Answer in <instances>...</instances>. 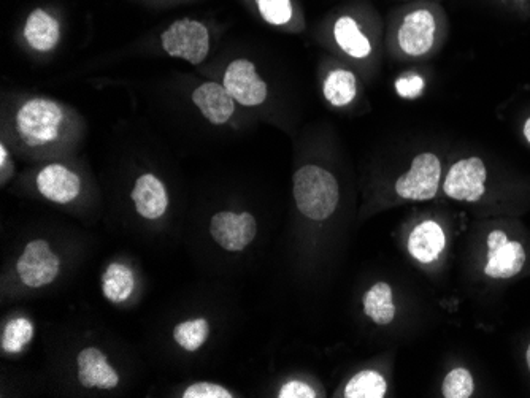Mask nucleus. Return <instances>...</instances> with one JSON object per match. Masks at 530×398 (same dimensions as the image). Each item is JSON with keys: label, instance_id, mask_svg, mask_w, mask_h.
<instances>
[{"label": "nucleus", "instance_id": "cd10ccee", "mask_svg": "<svg viewBox=\"0 0 530 398\" xmlns=\"http://www.w3.org/2000/svg\"><path fill=\"white\" fill-rule=\"evenodd\" d=\"M280 398H315L316 392L308 384L300 381H291L281 387Z\"/></svg>", "mask_w": 530, "mask_h": 398}, {"label": "nucleus", "instance_id": "7ed1b4c3", "mask_svg": "<svg viewBox=\"0 0 530 398\" xmlns=\"http://www.w3.org/2000/svg\"><path fill=\"white\" fill-rule=\"evenodd\" d=\"M162 48L172 58H181L199 66L210 51V34L207 27L199 21L178 20L170 24L161 37Z\"/></svg>", "mask_w": 530, "mask_h": 398}, {"label": "nucleus", "instance_id": "f3484780", "mask_svg": "<svg viewBox=\"0 0 530 398\" xmlns=\"http://www.w3.org/2000/svg\"><path fill=\"white\" fill-rule=\"evenodd\" d=\"M334 35L338 46L346 54H350L351 58L364 59L372 53L369 39L362 34L361 27L353 16L338 18L334 27Z\"/></svg>", "mask_w": 530, "mask_h": 398}, {"label": "nucleus", "instance_id": "c85d7f7f", "mask_svg": "<svg viewBox=\"0 0 530 398\" xmlns=\"http://www.w3.org/2000/svg\"><path fill=\"white\" fill-rule=\"evenodd\" d=\"M524 135H526L527 142L530 143V118L526 121V126H524Z\"/></svg>", "mask_w": 530, "mask_h": 398}, {"label": "nucleus", "instance_id": "0eeeda50", "mask_svg": "<svg viewBox=\"0 0 530 398\" xmlns=\"http://www.w3.org/2000/svg\"><path fill=\"white\" fill-rule=\"evenodd\" d=\"M59 268V257L51 253L50 246L43 240L29 243L16 264L21 280L29 288L47 286L58 276Z\"/></svg>", "mask_w": 530, "mask_h": 398}, {"label": "nucleus", "instance_id": "9d476101", "mask_svg": "<svg viewBox=\"0 0 530 398\" xmlns=\"http://www.w3.org/2000/svg\"><path fill=\"white\" fill-rule=\"evenodd\" d=\"M256 219L250 213L235 215L231 211H223L212 218L213 238L226 251L239 253L253 242L256 237Z\"/></svg>", "mask_w": 530, "mask_h": 398}, {"label": "nucleus", "instance_id": "b1692460", "mask_svg": "<svg viewBox=\"0 0 530 398\" xmlns=\"http://www.w3.org/2000/svg\"><path fill=\"white\" fill-rule=\"evenodd\" d=\"M256 5L262 18L272 26H285L294 13L291 0H256Z\"/></svg>", "mask_w": 530, "mask_h": 398}, {"label": "nucleus", "instance_id": "dca6fc26", "mask_svg": "<svg viewBox=\"0 0 530 398\" xmlns=\"http://www.w3.org/2000/svg\"><path fill=\"white\" fill-rule=\"evenodd\" d=\"M445 248V234L437 222L426 221L411 232L408 251L416 261L431 264Z\"/></svg>", "mask_w": 530, "mask_h": 398}, {"label": "nucleus", "instance_id": "f8f14e48", "mask_svg": "<svg viewBox=\"0 0 530 398\" xmlns=\"http://www.w3.org/2000/svg\"><path fill=\"white\" fill-rule=\"evenodd\" d=\"M193 102L199 108L200 113L215 126L226 124L234 115V97L227 92L224 86L218 85L215 81H208L199 86L193 92Z\"/></svg>", "mask_w": 530, "mask_h": 398}, {"label": "nucleus", "instance_id": "ddd939ff", "mask_svg": "<svg viewBox=\"0 0 530 398\" xmlns=\"http://www.w3.org/2000/svg\"><path fill=\"white\" fill-rule=\"evenodd\" d=\"M131 196L135 202V208L143 218H161L167 211V205H169L166 186L150 173L142 175L139 180L135 181V188Z\"/></svg>", "mask_w": 530, "mask_h": 398}, {"label": "nucleus", "instance_id": "4468645a", "mask_svg": "<svg viewBox=\"0 0 530 398\" xmlns=\"http://www.w3.org/2000/svg\"><path fill=\"white\" fill-rule=\"evenodd\" d=\"M78 379L85 387H99V389H113L118 386V375L110 365L107 357L96 348H86L78 354Z\"/></svg>", "mask_w": 530, "mask_h": 398}, {"label": "nucleus", "instance_id": "bb28decb", "mask_svg": "<svg viewBox=\"0 0 530 398\" xmlns=\"http://www.w3.org/2000/svg\"><path fill=\"white\" fill-rule=\"evenodd\" d=\"M396 89L404 99H416L423 94L424 80L418 75H408L396 81Z\"/></svg>", "mask_w": 530, "mask_h": 398}, {"label": "nucleus", "instance_id": "4be33fe9", "mask_svg": "<svg viewBox=\"0 0 530 398\" xmlns=\"http://www.w3.org/2000/svg\"><path fill=\"white\" fill-rule=\"evenodd\" d=\"M210 333V326L205 319H194V321L181 322L173 330V338L181 348L189 353H194L200 346L204 345Z\"/></svg>", "mask_w": 530, "mask_h": 398}, {"label": "nucleus", "instance_id": "a211bd4d", "mask_svg": "<svg viewBox=\"0 0 530 398\" xmlns=\"http://www.w3.org/2000/svg\"><path fill=\"white\" fill-rule=\"evenodd\" d=\"M364 311L378 326H386L396 316V307L392 305L391 286L378 283L364 297Z\"/></svg>", "mask_w": 530, "mask_h": 398}, {"label": "nucleus", "instance_id": "aec40b11", "mask_svg": "<svg viewBox=\"0 0 530 398\" xmlns=\"http://www.w3.org/2000/svg\"><path fill=\"white\" fill-rule=\"evenodd\" d=\"M102 286H104L105 297L110 302H126L134 291V273L131 268L124 267V265L112 264L102 278Z\"/></svg>", "mask_w": 530, "mask_h": 398}, {"label": "nucleus", "instance_id": "5701e85b", "mask_svg": "<svg viewBox=\"0 0 530 398\" xmlns=\"http://www.w3.org/2000/svg\"><path fill=\"white\" fill-rule=\"evenodd\" d=\"M34 337V326L24 318L13 319L8 322L2 333V349L5 353L18 354Z\"/></svg>", "mask_w": 530, "mask_h": 398}, {"label": "nucleus", "instance_id": "412c9836", "mask_svg": "<svg viewBox=\"0 0 530 398\" xmlns=\"http://www.w3.org/2000/svg\"><path fill=\"white\" fill-rule=\"evenodd\" d=\"M388 389L386 379L378 372L364 370L354 375L346 384L345 397L348 398H383Z\"/></svg>", "mask_w": 530, "mask_h": 398}, {"label": "nucleus", "instance_id": "2eb2a0df", "mask_svg": "<svg viewBox=\"0 0 530 398\" xmlns=\"http://www.w3.org/2000/svg\"><path fill=\"white\" fill-rule=\"evenodd\" d=\"M24 39L34 50L47 53L58 45L61 39V26L50 13L37 8L27 18L26 26H24Z\"/></svg>", "mask_w": 530, "mask_h": 398}, {"label": "nucleus", "instance_id": "6e6552de", "mask_svg": "<svg viewBox=\"0 0 530 398\" xmlns=\"http://www.w3.org/2000/svg\"><path fill=\"white\" fill-rule=\"evenodd\" d=\"M486 167L480 157H469L456 162L446 175V196L454 200L477 202L484 196L486 183Z\"/></svg>", "mask_w": 530, "mask_h": 398}, {"label": "nucleus", "instance_id": "39448f33", "mask_svg": "<svg viewBox=\"0 0 530 398\" xmlns=\"http://www.w3.org/2000/svg\"><path fill=\"white\" fill-rule=\"evenodd\" d=\"M442 164L435 154L423 153L413 159L411 169L397 180L396 191L402 199L431 200L438 191Z\"/></svg>", "mask_w": 530, "mask_h": 398}, {"label": "nucleus", "instance_id": "20e7f679", "mask_svg": "<svg viewBox=\"0 0 530 398\" xmlns=\"http://www.w3.org/2000/svg\"><path fill=\"white\" fill-rule=\"evenodd\" d=\"M437 13L429 7H416L405 13L397 29V43L408 56L429 53L437 39Z\"/></svg>", "mask_w": 530, "mask_h": 398}, {"label": "nucleus", "instance_id": "393cba45", "mask_svg": "<svg viewBox=\"0 0 530 398\" xmlns=\"http://www.w3.org/2000/svg\"><path fill=\"white\" fill-rule=\"evenodd\" d=\"M473 394V378L465 368L448 373L443 383V397L469 398Z\"/></svg>", "mask_w": 530, "mask_h": 398}, {"label": "nucleus", "instance_id": "a878e982", "mask_svg": "<svg viewBox=\"0 0 530 398\" xmlns=\"http://www.w3.org/2000/svg\"><path fill=\"white\" fill-rule=\"evenodd\" d=\"M185 398H231V392L213 383H196L185 391Z\"/></svg>", "mask_w": 530, "mask_h": 398}, {"label": "nucleus", "instance_id": "9b49d317", "mask_svg": "<svg viewBox=\"0 0 530 398\" xmlns=\"http://www.w3.org/2000/svg\"><path fill=\"white\" fill-rule=\"evenodd\" d=\"M37 188L51 202L69 203L80 194L81 181L64 165L51 164L39 173Z\"/></svg>", "mask_w": 530, "mask_h": 398}, {"label": "nucleus", "instance_id": "f257e3e1", "mask_svg": "<svg viewBox=\"0 0 530 398\" xmlns=\"http://www.w3.org/2000/svg\"><path fill=\"white\" fill-rule=\"evenodd\" d=\"M294 199L302 215L324 221L334 213L340 199L337 180L318 165H305L294 175Z\"/></svg>", "mask_w": 530, "mask_h": 398}, {"label": "nucleus", "instance_id": "1a4fd4ad", "mask_svg": "<svg viewBox=\"0 0 530 398\" xmlns=\"http://www.w3.org/2000/svg\"><path fill=\"white\" fill-rule=\"evenodd\" d=\"M488 265L484 273L491 278H513L521 272L526 262V251L518 242H508L507 234L494 230L488 238Z\"/></svg>", "mask_w": 530, "mask_h": 398}, {"label": "nucleus", "instance_id": "c756f323", "mask_svg": "<svg viewBox=\"0 0 530 398\" xmlns=\"http://www.w3.org/2000/svg\"><path fill=\"white\" fill-rule=\"evenodd\" d=\"M527 365H529V370H530V345H529V349H527Z\"/></svg>", "mask_w": 530, "mask_h": 398}, {"label": "nucleus", "instance_id": "f03ea898", "mask_svg": "<svg viewBox=\"0 0 530 398\" xmlns=\"http://www.w3.org/2000/svg\"><path fill=\"white\" fill-rule=\"evenodd\" d=\"M64 111L48 99H32L18 110L16 129L29 146H43L59 137Z\"/></svg>", "mask_w": 530, "mask_h": 398}, {"label": "nucleus", "instance_id": "423d86ee", "mask_svg": "<svg viewBox=\"0 0 530 398\" xmlns=\"http://www.w3.org/2000/svg\"><path fill=\"white\" fill-rule=\"evenodd\" d=\"M224 88L234 97L235 102L245 107H256L267 99V85L259 77L253 62L237 59L231 62L224 72Z\"/></svg>", "mask_w": 530, "mask_h": 398}, {"label": "nucleus", "instance_id": "6ab92c4d", "mask_svg": "<svg viewBox=\"0 0 530 398\" xmlns=\"http://www.w3.org/2000/svg\"><path fill=\"white\" fill-rule=\"evenodd\" d=\"M356 77L348 70L337 69L324 81V97L334 107H345L356 97Z\"/></svg>", "mask_w": 530, "mask_h": 398}]
</instances>
